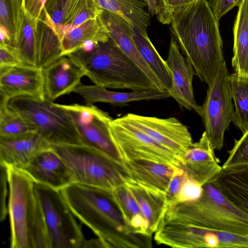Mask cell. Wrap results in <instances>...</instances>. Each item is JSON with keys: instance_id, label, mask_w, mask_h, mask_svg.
<instances>
[{"instance_id": "6da1fadb", "label": "cell", "mask_w": 248, "mask_h": 248, "mask_svg": "<svg viewBox=\"0 0 248 248\" xmlns=\"http://www.w3.org/2000/svg\"><path fill=\"white\" fill-rule=\"evenodd\" d=\"M218 20L208 1L197 0L179 9L170 23L172 37L195 75L208 86L225 61Z\"/></svg>"}, {"instance_id": "7a4b0ae2", "label": "cell", "mask_w": 248, "mask_h": 248, "mask_svg": "<svg viewBox=\"0 0 248 248\" xmlns=\"http://www.w3.org/2000/svg\"><path fill=\"white\" fill-rule=\"evenodd\" d=\"M111 191L76 183L60 190L75 217L93 232L104 248L151 247V237L129 230Z\"/></svg>"}, {"instance_id": "3957f363", "label": "cell", "mask_w": 248, "mask_h": 248, "mask_svg": "<svg viewBox=\"0 0 248 248\" xmlns=\"http://www.w3.org/2000/svg\"><path fill=\"white\" fill-rule=\"evenodd\" d=\"M67 56L94 84L135 92L161 91L110 38L96 44L92 50L80 49Z\"/></svg>"}, {"instance_id": "277c9868", "label": "cell", "mask_w": 248, "mask_h": 248, "mask_svg": "<svg viewBox=\"0 0 248 248\" xmlns=\"http://www.w3.org/2000/svg\"><path fill=\"white\" fill-rule=\"evenodd\" d=\"M11 248H47L34 181L22 170L8 167Z\"/></svg>"}, {"instance_id": "5b68a950", "label": "cell", "mask_w": 248, "mask_h": 248, "mask_svg": "<svg viewBox=\"0 0 248 248\" xmlns=\"http://www.w3.org/2000/svg\"><path fill=\"white\" fill-rule=\"evenodd\" d=\"M202 188L199 199L169 207L163 221L248 235V215L228 201L210 181Z\"/></svg>"}, {"instance_id": "8992f818", "label": "cell", "mask_w": 248, "mask_h": 248, "mask_svg": "<svg viewBox=\"0 0 248 248\" xmlns=\"http://www.w3.org/2000/svg\"><path fill=\"white\" fill-rule=\"evenodd\" d=\"M66 165L73 183L109 190L124 184L127 175L123 162L86 144H52Z\"/></svg>"}, {"instance_id": "52a82bcc", "label": "cell", "mask_w": 248, "mask_h": 248, "mask_svg": "<svg viewBox=\"0 0 248 248\" xmlns=\"http://www.w3.org/2000/svg\"><path fill=\"white\" fill-rule=\"evenodd\" d=\"M8 107L33 123L51 145L83 144L72 116L60 104L46 97L21 96L11 99Z\"/></svg>"}, {"instance_id": "ba28073f", "label": "cell", "mask_w": 248, "mask_h": 248, "mask_svg": "<svg viewBox=\"0 0 248 248\" xmlns=\"http://www.w3.org/2000/svg\"><path fill=\"white\" fill-rule=\"evenodd\" d=\"M34 186L47 248H82L85 237L60 190L36 182Z\"/></svg>"}, {"instance_id": "9c48e42d", "label": "cell", "mask_w": 248, "mask_h": 248, "mask_svg": "<svg viewBox=\"0 0 248 248\" xmlns=\"http://www.w3.org/2000/svg\"><path fill=\"white\" fill-rule=\"evenodd\" d=\"M229 74L226 62L220 66L216 76L208 86L205 100L201 106L204 127L212 148L220 150L225 131L232 122L234 109L230 94Z\"/></svg>"}, {"instance_id": "30bf717a", "label": "cell", "mask_w": 248, "mask_h": 248, "mask_svg": "<svg viewBox=\"0 0 248 248\" xmlns=\"http://www.w3.org/2000/svg\"><path fill=\"white\" fill-rule=\"evenodd\" d=\"M112 140L122 161L148 160L182 168L180 158L122 116L109 124Z\"/></svg>"}, {"instance_id": "8fae6325", "label": "cell", "mask_w": 248, "mask_h": 248, "mask_svg": "<svg viewBox=\"0 0 248 248\" xmlns=\"http://www.w3.org/2000/svg\"><path fill=\"white\" fill-rule=\"evenodd\" d=\"M60 105L72 116L83 144L96 148L122 162L110 137L109 124L113 118L108 112L94 105Z\"/></svg>"}, {"instance_id": "7c38bea8", "label": "cell", "mask_w": 248, "mask_h": 248, "mask_svg": "<svg viewBox=\"0 0 248 248\" xmlns=\"http://www.w3.org/2000/svg\"><path fill=\"white\" fill-rule=\"evenodd\" d=\"M125 120L169 150L181 161L193 143L188 128L175 117L160 118L128 113Z\"/></svg>"}, {"instance_id": "4fadbf2b", "label": "cell", "mask_w": 248, "mask_h": 248, "mask_svg": "<svg viewBox=\"0 0 248 248\" xmlns=\"http://www.w3.org/2000/svg\"><path fill=\"white\" fill-rule=\"evenodd\" d=\"M21 96L46 98L43 68L27 64L0 68V106Z\"/></svg>"}, {"instance_id": "5bb4252c", "label": "cell", "mask_w": 248, "mask_h": 248, "mask_svg": "<svg viewBox=\"0 0 248 248\" xmlns=\"http://www.w3.org/2000/svg\"><path fill=\"white\" fill-rule=\"evenodd\" d=\"M165 61L172 79L171 85L167 90L170 97L173 98L180 107L193 110L200 116L201 106L195 100L193 87L195 71L172 36Z\"/></svg>"}, {"instance_id": "9a60e30c", "label": "cell", "mask_w": 248, "mask_h": 248, "mask_svg": "<svg viewBox=\"0 0 248 248\" xmlns=\"http://www.w3.org/2000/svg\"><path fill=\"white\" fill-rule=\"evenodd\" d=\"M46 97L53 102L73 93L86 76L84 71L69 56H63L43 68Z\"/></svg>"}, {"instance_id": "2e32d148", "label": "cell", "mask_w": 248, "mask_h": 248, "mask_svg": "<svg viewBox=\"0 0 248 248\" xmlns=\"http://www.w3.org/2000/svg\"><path fill=\"white\" fill-rule=\"evenodd\" d=\"M205 132L199 140L193 142L183 156L182 168L188 178L201 185L210 181L221 170Z\"/></svg>"}, {"instance_id": "e0dca14e", "label": "cell", "mask_w": 248, "mask_h": 248, "mask_svg": "<svg viewBox=\"0 0 248 248\" xmlns=\"http://www.w3.org/2000/svg\"><path fill=\"white\" fill-rule=\"evenodd\" d=\"M21 170L35 182L59 190L73 183L64 162L52 147L40 153Z\"/></svg>"}, {"instance_id": "ac0fdd59", "label": "cell", "mask_w": 248, "mask_h": 248, "mask_svg": "<svg viewBox=\"0 0 248 248\" xmlns=\"http://www.w3.org/2000/svg\"><path fill=\"white\" fill-rule=\"evenodd\" d=\"M210 181L228 201L248 215V161L222 167Z\"/></svg>"}, {"instance_id": "d6986e66", "label": "cell", "mask_w": 248, "mask_h": 248, "mask_svg": "<svg viewBox=\"0 0 248 248\" xmlns=\"http://www.w3.org/2000/svg\"><path fill=\"white\" fill-rule=\"evenodd\" d=\"M101 16L105 24L110 38L144 72L161 91H166L160 79L143 59L135 44L134 31L120 16L103 9Z\"/></svg>"}, {"instance_id": "ffe728a7", "label": "cell", "mask_w": 248, "mask_h": 248, "mask_svg": "<svg viewBox=\"0 0 248 248\" xmlns=\"http://www.w3.org/2000/svg\"><path fill=\"white\" fill-rule=\"evenodd\" d=\"M51 145L38 133L17 139L0 138V164L23 169Z\"/></svg>"}, {"instance_id": "44dd1931", "label": "cell", "mask_w": 248, "mask_h": 248, "mask_svg": "<svg viewBox=\"0 0 248 248\" xmlns=\"http://www.w3.org/2000/svg\"><path fill=\"white\" fill-rule=\"evenodd\" d=\"M73 93L82 97L86 105L100 102L123 106L132 102L156 100L170 97L166 90L120 92L108 90L96 84L87 85L81 83L76 87Z\"/></svg>"}, {"instance_id": "7402d4cb", "label": "cell", "mask_w": 248, "mask_h": 248, "mask_svg": "<svg viewBox=\"0 0 248 248\" xmlns=\"http://www.w3.org/2000/svg\"><path fill=\"white\" fill-rule=\"evenodd\" d=\"M127 177L149 187L165 192L176 172L180 168L148 160L122 161Z\"/></svg>"}, {"instance_id": "603a6c76", "label": "cell", "mask_w": 248, "mask_h": 248, "mask_svg": "<svg viewBox=\"0 0 248 248\" xmlns=\"http://www.w3.org/2000/svg\"><path fill=\"white\" fill-rule=\"evenodd\" d=\"M124 184L138 202L151 231L155 232L168 209L165 192L144 186L128 177Z\"/></svg>"}, {"instance_id": "cb8c5ba5", "label": "cell", "mask_w": 248, "mask_h": 248, "mask_svg": "<svg viewBox=\"0 0 248 248\" xmlns=\"http://www.w3.org/2000/svg\"><path fill=\"white\" fill-rule=\"evenodd\" d=\"M97 6L122 17L134 31L147 34L151 22L146 0H93Z\"/></svg>"}, {"instance_id": "d4e9b609", "label": "cell", "mask_w": 248, "mask_h": 248, "mask_svg": "<svg viewBox=\"0 0 248 248\" xmlns=\"http://www.w3.org/2000/svg\"><path fill=\"white\" fill-rule=\"evenodd\" d=\"M100 15L73 28L62 35L61 42L63 56L80 49L89 41L98 44L106 42L110 38L108 30Z\"/></svg>"}, {"instance_id": "484cf974", "label": "cell", "mask_w": 248, "mask_h": 248, "mask_svg": "<svg viewBox=\"0 0 248 248\" xmlns=\"http://www.w3.org/2000/svg\"><path fill=\"white\" fill-rule=\"evenodd\" d=\"M113 201L119 210L129 230L134 234L151 237L148 221L130 191L124 184L111 191Z\"/></svg>"}, {"instance_id": "4316f807", "label": "cell", "mask_w": 248, "mask_h": 248, "mask_svg": "<svg viewBox=\"0 0 248 248\" xmlns=\"http://www.w3.org/2000/svg\"><path fill=\"white\" fill-rule=\"evenodd\" d=\"M37 66L45 68L63 56L61 38L44 9L37 19Z\"/></svg>"}, {"instance_id": "83f0119b", "label": "cell", "mask_w": 248, "mask_h": 248, "mask_svg": "<svg viewBox=\"0 0 248 248\" xmlns=\"http://www.w3.org/2000/svg\"><path fill=\"white\" fill-rule=\"evenodd\" d=\"M234 21L232 64L240 77L248 78V0H242Z\"/></svg>"}, {"instance_id": "f1b7e54d", "label": "cell", "mask_w": 248, "mask_h": 248, "mask_svg": "<svg viewBox=\"0 0 248 248\" xmlns=\"http://www.w3.org/2000/svg\"><path fill=\"white\" fill-rule=\"evenodd\" d=\"M133 38L142 58L157 75L167 91L171 85L172 79L166 61L159 55L148 34L134 31Z\"/></svg>"}, {"instance_id": "f546056e", "label": "cell", "mask_w": 248, "mask_h": 248, "mask_svg": "<svg viewBox=\"0 0 248 248\" xmlns=\"http://www.w3.org/2000/svg\"><path fill=\"white\" fill-rule=\"evenodd\" d=\"M36 133L37 128L33 123L10 108L8 105L0 106V138L17 139Z\"/></svg>"}, {"instance_id": "4dcf8cb0", "label": "cell", "mask_w": 248, "mask_h": 248, "mask_svg": "<svg viewBox=\"0 0 248 248\" xmlns=\"http://www.w3.org/2000/svg\"><path fill=\"white\" fill-rule=\"evenodd\" d=\"M37 22L23 11L20 32L13 46L24 64L37 66Z\"/></svg>"}, {"instance_id": "1f68e13d", "label": "cell", "mask_w": 248, "mask_h": 248, "mask_svg": "<svg viewBox=\"0 0 248 248\" xmlns=\"http://www.w3.org/2000/svg\"><path fill=\"white\" fill-rule=\"evenodd\" d=\"M229 88L235 109L233 123L244 133L248 130V78L229 75Z\"/></svg>"}, {"instance_id": "d6a6232c", "label": "cell", "mask_w": 248, "mask_h": 248, "mask_svg": "<svg viewBox=\"0 0 248 248\" xmlns=\"http://www.w3.org/2000/svg\"><path fill=\"white\" fill-rule=\"evenodd\" d=\"M23 0H0V25L9 32L12 46L20 32L23 14Z\"/></svg>"}, {"instance_id": "836d02e7", "label": "cell", "mask_w": 248, "mask_h": 248, "mask_svg": "<svg viewBox=\"0 0 248 248\" xmlns=\"http://www.w3.org/2000/svg\"><path fill=\"white\" fill-rule=\"evenodd\" d=\"M102 11L103 9L99 8L93 0H78L66 25L57 32L61 39L65 32L86 21L97 17Z\"/></svg>"}, {"instance_id": "e575fe53", "label": "cell", "mask_w": 248, "mask_h": 248, "mask_svg": "<svg viewBox=\"0 0 248 248\" xmlns=\"http://www.w3.org/2000/svg\"><path fill=\"white\" fill-rule=\"evenodd\" d=\"M78 0H46L44 9L56 31L66 25Z\"/></svg>"}, {"instance_id": "d590c367", "label": "cell", "mask_w": 248, "mask_h": 248, "mask_svg": "<svg viewBox=\"0 0 248 248\" xmlns=\"http://www.w3.org/2000/svg\"><path fill=\"white\" fill-rule=\"evenodd\" d=\"M197 0H156L158 21L164 25L170 24L172 14L182 7Z\"/></svg>"}, {"instance_id": "8d00e7d4", "label": "cell", "mask_w": 248, "mask_h": 248, "mask_svg": "<svg viewBox=\"0 0 248 248\" xmlns=\"http://www.w3.org/2000/svg\"><path fill=\"white\" fill-rule=\"evenodd\" d=\"M229 156L222 167L248 161V130L238 140H234L232 148L228 151Z\"/></svg>"}, {"instance_id": "74e56055", "label": "cell", "mask_w": 248, "mask_h": 248, "mask_svg": "<svg viewBox=\"0 0 248 248\" xmlns=\"http://www.w3.org/2000/svg\"><path fill=\"white\" fill-rule=\"evenodd\" d=\"M202 192V186L187 177L181 186L175 204L196 201L201 197Z\"/></svg>"}, {"instance_id": "f35d334b", "label": "cell", "mask_w": 248, "mask_h": 248, "mask_svg": "<svg viewBox=\"0 0 248 248\" xmlns=\"http://www.w3.org/2000/svg\"><path fill=\"white\" fill-rule=\"evenodd\" d=\"M187 177L182 168L179 169L171 178L165 192L168 208L175 204V201L181 186Z\"/></svg>"}, {"instance_id": "ab89813d", "label": "cell", "mask_w": 248, "mask_h": 248, "mask_svg": "<svg viewBox=\"0 0 248 248\" xmlns=\"http://www.w3.org/2000/svg\"><path fill=\"white\" fill-rule=\"evenodd\" d=\"M0 220H4L8 214L7 199L9 197V187L8 177V167L0 164Z\"/></svg>"}, {"instance_id": "60d3db41", "label": "cell", "mask_w": 248, "mask_h": 248, "mask_svg": "<svg viewBox=\"0 0 248 248\" xmlns=\"http://www.w3.org/2000/svg\"><path fill=\"white\" fill-rule=\"evenodd\" d=\"M24 64L14 47L7 43H0V68Z\"/></svg>"}, {"instance_id": "b9f144b4", "label": "cell", "mask_w": 248, "mask_h": 248, "mask_svg": "<svg viewBox=\"0 0 248 248\" xmlns=\"http://www.w3.org/2000/svg\"><path fill=\"white\" fill-rule=\"evenodd\" d=\"M242 0H210L209 4L219 21L222 17L235 6H239Z\"/></svg>"}, {"instance_id": "7bdbcfd3", "label": "cell", "mask_w": 248, "mask_h": 248, "mask_svg": "<svg viewBox=\"0 0 248 248\" xmlns=\"http://www.w3.org/2000/svg\"><path fill=\"white\" fill-rule=\"evenodd\" d=\"M47 0H23V10L25 14L34 19H38Z\"/></svg>"}, {"instance_id": "ee69618b", "label": "cell", "mask_w": 248, "mask_h": 248, "mask_svg": "<svg viewBox=\"0 0 248 248\" xmlns=\"http://www.w3.org/2000/svg\"><path fill=\"white\" fill-rule=\"evenodd\" d=\"M104 248L102 243L98 238L85 240L82 248Z\"/></svg>"}, {"instance_id": "f6af8a7d", "label": "cell", "mask_w": 248, "mask_h": 248, "mask_svg": "<svg viewBox=\"0 0 248 248\" xmlns=\"http://www.w3.org/2000/svg\"><path fill=\"white\" fill-rule=\"evenodd\" d=\"M148 12L151 16H156L157 13V4L156 0H146Z\"/></svg>"}]
</instances>
